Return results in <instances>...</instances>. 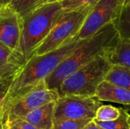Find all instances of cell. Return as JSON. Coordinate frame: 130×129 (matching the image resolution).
I'll return each mask as SVG.
<instances>
[{"label": "cell", "mask_w": 130, "mask_h": 129, "mask_svg": "<svg viewBox=\"0 0 130 129\" xmlns=\"http://www.w3.org/2000/svg\"><path fill=\"white\" fill-rule=\"evenodd\" d=\"M21 17L8 5L0 11V42L18 52L21 36Z\"/></svg>", "instance_id": "cell-9"}, {"label": "cell", "mask_w": 130, "mask_h": 129, "mask_svg": "<svg viewBox=\"0 0 130 129\" xmlns=\"http://www.w3.org/2000/svg\"><path fill=\"white\" fill-rule=\"evenodd\" d=\"M2 129H38L22 119L6 122L1 125Z\"/></svg>", "instance_id": "cell-21"}, {"label": "cell", "mask_w": 130, "mask_h": 129, "mask_svg": "<svg viewBox=\"0 0 130 129\" xmlns=\"http://www.w3.org/2000/svg\"><path fill=\"white\" fill-rule=\"evenodd\" d=\"M120 38L130 40V9L123 8V10L113 23Z\"/></svg>", "instance_id": "cell-16"}, {"label": "cell", "mask_w": 130, "mask_h": 129, "mask_svg": "<svg viewBox=\"0 0 130 129\" xmlns=\"http://www.w3.org/2000/svg\"><path fill=\"white\" fill-rule=\"evenodd\" d=\"M105 80L130 91V68L114 65L110 68Z\"/></svg>", "instance_id": "cell-14"}, {"label": "cell", "mask_w": 130, "mask_h": 129, "mask_svg": "<svg viewBox=\"0 0 130 129\" xmlns=\"http://www.w3.org/2000/svg\"><path fill=\"white\" fill-rule=\"evenodd\" d=\"M55 102L44 104L29 113L22 119L38 129H52Z\"/></svg>", "instance_id": "cell-12"}, {"label": "cell", "mask_w": 130, "mask_h": 129, "mask_svg": "<svg viewBox=\"0 0 130 129\" xmlns=\"http://www.w3.org/2000/svg\"><path fill=\"white\" fill-rule=\"evenodd\" d=\"M63 0H40L37 4L36 5L34 6V8L36 7H38V6H40L42 5H44V4H47V3H52V2H60ZM33 8V9H34Z\"/></svg>", "instance_id": "cell-24"}, {"label": "cell", "mask_w": 130, "mask_h": 129, "mask_svg": "<svg viewBox=\"0 0 130 129\" xmlns=\"http://www.w3.org/2000/svg\"><path fill=\"white\" fill-rule=\"evenodd\" d=\"M99 0H63L60 2L65 11L91 8Z\"/></svg>", "instance_id": "cell-19"}, {"label": "cell", "mask_w": 130, "mask_h": 129, "mask_svg": "<svg viewBox=\"0 0 130 129\" xmlns=\"http://www.w3.org/2000/svg\"><path fill=\"white\" fill-rule=\"evenodd\" d=\"M59 94L46 87L45 80L21 89L4 100L0 106V127L8 121L23 119L32 110L49 103L56 102Z\"/></svg>", "instance_id": "cell-4"}, {"label": "cell", "mask_w": 130, "mask_h": 129, "mask_svg": "<svg viewBox=\"0 0 130 129\" xmlns=\"http://www.w3.org/2000/svg\"><path fill=\"white\" fill-rule=\"evenodd\" d=\"M13 78H14V76L0 81V106L2 105L6 94L8 92L9 87L13 81Z\"/></svg>", "instance_id": "cell-22"}, {"label": "cell", "mask_w": 130, "mask_h": 129, "mask_svg": "<svg viewBox=\"0 0 130 129\" xmlns=\"http://www.w3.org/2000/svg\"><path fill=\"white\" fill-rule=\"evenodd\" d=\"M119 39L118 32L112 23L93 36L80 40L75 49L45 79L46 87L58 92L61 84L66 78L115 46Z\"/></svg>", "instance_id": "cell-1"}, {"label": "cell", "mask_w": 130, "mask_h": 129, "mask_svg": "<svg viewBox=\"0 0 130 129\" xmlns=\"http://www.w3.org/2000/svg\"><path fill=\"white\" fill-rule=\"evenodd\" d=\"M106 55L112 65L130 68V40L120 37L117 44L108 49Z\"/></svg>", "instance_id": "cell-13"}, {"label": "cell", "mask_w": 130, "mask_h": 129, "mask_svg": "<svg viewBox=\"0 0 130 129\" xmlns=\"http://www.w3.org/2000/svg\"><path fill=\"white\" fill-rule=\"evenodd\" d=\"M94 97L101 102L107 101L130 106L129 90L111 84L106 80L98 86Z\"/></svg>", "instance_id": "cell-11"}, {"label": "cell", "mask_w": 130, "mask_h": 129, "mask_svg": "<svg viewBox=\"0 0 130 129\" xmlns=\"http://www.w3.org/2000/svg\"><path fill=\"white\" fill-rule=\"evenodd\" d=\"M63 12L60 2H52L36 7L21 17L18 51L25 62L33 56Z\"/></svg>", "instance_id": "cell-2"}, {"label": "cell", "mask_w": 130, "mask_h": 129, "mask_svg": "<svg viewBox=\"0 0 130 129\" xmlns=\"http://www.w3.org/2000/svg\"><path fill=\"white\" fill-rule=\"evenodd\" d=\"M40 0H11L8 6L16 12L20 17L30 11Z\"/></svg>", "instance_id": "cell-18"}, {"label": "cell", "mask_w": 130, "mask_h": 129, "mask_svg": "<svg viewBox=\"0 0 130 129\" xmlns=\"http://www.w3.org/2000/svg\"><path fill=\"white\" fill-rule=\"evenodd\" d=\"M91 120L93 119H82L55 121L53 122L52 129H82Z\"/></svg>", "instance_id": "cell-20"}, {"label": "cell", "mask_w": 130, "mask_h": 129, "mask_svg": "<svg viewBox=\"0 0 130 129\" xmlns=\"http://www.w3.org/2000/svg\"><path fill=\"white\" fill-rule=\"evenodd\" d=\"M120 116V108L114 107L110 105H101L97 110L94 120L100 122L113 121Z\"/></svg>", "instance_id": "cell-17"}, {"label": "cell", "mask_w": 130, "mask_h": 129, "mask_svg": "<svg viewBox=\"0 0 130 129\" xmlns=\"http://www.w3.org/2000/svg\"><path fill=\"white\" fill-rule=\"evenodd\" d=\"M82 129H102L101 128L94 122V120H91L89 123H88L85 126H84Z\"/></svg>", "instance_id": "cell-23"}, {"label": "cell", "mask_w": 130, "mask_h": 129, "mask_svg": "<svg viewBox=\"0 0 130 129\" xmlns=\"http://www.w3.org/2000/svg\"><path fill=\"white\" fill-rule=\"evenodd\" d=\"M123 8V0H99L89 11L78 33V40H85L105 26L114 23Z\"/></svg>", "instance_id": "cell-7"}, {"label": "cell", "mask_w": 130, "mask_h": 129, "mask_svg": "<svg viewBox=\"0 0 130 129\" xmlns=\"http://www.w3.org/2000/svg\"><path fill=\"white\" fill-rule=\"evenodd\" d=\"M90 10L91 8L71 11H64L49 35L36 49L34 55H43L53 51L78 36Z\"/></svg>", "instance_id": "cell-6"}, {"label": "cell", "mask_w": 130, "mask_h": 129, "mask_svg": "<svg viewBox=\"0 0 130 129\" xmlns=\"http://www.w3.org/2000/svg\"><path fill=\"white\" fill-rule=\"evenodd\" d=\"M0 129H2V128H1V127H0Z\"/></svg>", "instance_id": "cell-28"}, {"label": "cell", "mask_w": 130, "mask_h": 129, "mask_svg": "<svg viewBox=\"0 0 130 129\" xmlns=\"http://www.w3.org/2000/svg\"><path fill=\"white\" fill-rule=\"evenodd\" d=\"M123 8L130 9V0H123Z\"/></svg>", "instance_id": "cell-25"}, {"label": "cell", "mask_w": 130, "mask_h": 129, "mask_svg": "<svg viewBox=\"0 0 130 129\" xmlns=\"http://www.w3.org/2000/svg\"><path fill=\"white\" fill-rule=\"evenodd\" d=\"M3 7H5V6H2V5H0V11H1V10H2V8H3Z\"/></svg>", "instance_id": "cell-27"}, {"label": "cell", "mask_w": 130, "mask_h": 129, "mask_svg": "<svg viewBox=\"0 0 130 129\" xmlns=\"http://www.w3.org/2000/svg\"><path fill=\"white\" fill-rule=\"evenodd\" d=\"M107 52V50L98 56L66 78L58 90L59 96L75 95L94 97L98 86L105 81L113 66L106 55Z\"/></svg>", "instance_id": "cell-5"}, {"label": "cell", "mask_w": 130, "mask_h": 129, "mask_svg": "<svg viewBox=\"0 0 130 129\" xmlns=\"http://www.w3.org/2000/svg\"><path fill=\"white\" fill-rule=\"evenodd\" d=\"M25 62L22 55L0 42V81L13 77Z\"/></svg>", "instance_id": "cell-10"}, {"label": "cell", "mask_w": 130, "mask_h": 129, "mask_svg": "<svg viewBox=\"0 0 130 129\" xmlns=\"http://www.w3.org/2000/svg\"><path fill=\"white\" fill-rule=\"evenodd\" d=\"M120 116L118 119L110 122H94L102 129H130L129 113L126 109L120 108Z\"/></svg>", "instance_id": "cell-15"}, {"label": "cell", "mask_w": 130, "mask_h": 129, "mask_svg": "<svg viewBox=\"0 0 130 129\" xmlns=\"http://www.w3.org/2000/svg\"><path fill=\"white\" fill-rule=\"evenodd\" d=\"M79 42L80 40L76 36L72 40L53 51L43 55H34L30 57L14 76L4 100L8 99L20 90L45 80L75 49Z\"/></svg>", "instance_id": "cell-3"}, {"label": "cell", "mask_w": 130, "mask_h": 129, "mask_svg": "<svg viewBox=\"0 0 130 129\" xmlns=\"http://www.w3.org/2000/svg\"><path fill=\"white\" fill-rule=\"evenodd\" d=\"M102 105L96 97L75 95L60 96L55 102L53 122L67 119H93Z\"/></svg>", "instance_id": "cell-8"}, {"label": "cell", "mask_w": 130, "mask_h": 129, "mask_svg": "<svg viewBox=\"0 0 130 129\" xmlns=\"http://www.w3.org/2000/svg\"><path fill=\"white\" fill-rule=\"evenodd\" d=\"M11 0H0V5L2 6H6L8 5Z\"/></svg>", "instance_id": "cell-26"}]
</instances>
